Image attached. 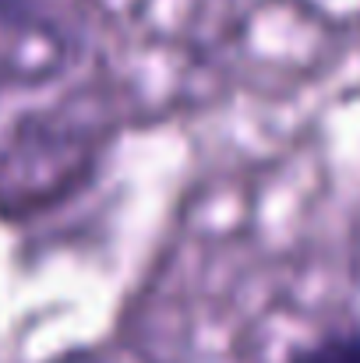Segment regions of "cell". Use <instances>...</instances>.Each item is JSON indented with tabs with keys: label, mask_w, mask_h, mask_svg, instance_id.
I'll use <instances>...</instances> for the list:
<instances>
[{
	"label": "cell",
	"mask_w": 360,
	"mask_h": 363,
	"mask_svg": "<svg viewBox=\"0 0 360 363\" xmlns=\"http://www.w3.org/2000/svg\"><path fill=\"white\" fill-rule=\"evenodd\" d=\"M290 363H360V332H336L300 350Z\"/></svg>",
	"instance_id": "6da1fadb"
}]
</instances>
